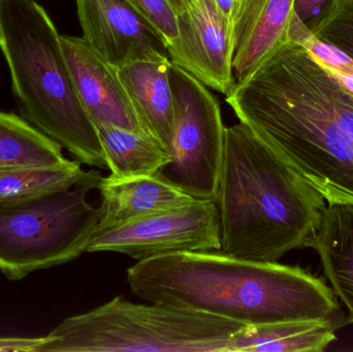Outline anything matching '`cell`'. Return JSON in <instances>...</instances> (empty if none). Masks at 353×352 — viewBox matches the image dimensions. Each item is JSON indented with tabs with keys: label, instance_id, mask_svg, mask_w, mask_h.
Returning a JSON list of instances; mask_svg holds the SVG:
<instances>
[{
	"label": "cell",
	"instance_id": "1",
	"mask_svg": "<svg viewBox=\"0 0 353 352\" xmlns=\"http://www.w3.org/2000/svg\"><path fill=\"white\" fill-rule=\"evenodd\" d=\"M226 103L325 202L353 205V89L312 52L286 41Z\"/></svg>",
	"mask_w": 353,
	"mask_h": 352
},
{
	"label": "cell",
	"instance_id": "2",
	"mask_svg": "<svg viewBox=\"0 0 353 352\" xmlns=\"http://www.w3.org/2000/svg\"><path fill=\"white\" fill-rule=\"evenodd\" d=\"M126 282L149 303L246 326L327 320L339 310L333 289L303 269L221 250L141 260L126 271Z\"/></svg>",
	"mask_w": 353,
	"mask_h": 352
},
{
	"label": "cell",
	"instance_id": "3",
	"mask_svg": "<svg viewBox=\"0 0 353 352\" xmlns=\"http://www.w3.org/2000/svg\"><path fill=\"white\" fill-rule=\"evenodd\" d=\"M215 202L221 251L270 262L310 246L327 207L321 194L242 122L225 127Z\"/></svg>",
	"mask_w": 353,
	"mask_h": 352
},
{
	"label": "cell",
	"instance_id": "4",
	"mask_svg": "<svg viewBox=\"0 0 353 352\" xmlns=\"http://www.w3.org/2000/svg\"><path fill=\"white\" fill-rule=\"evenodd\" d=\"M0 50L23 118L83 165L105 169V151L85 111L61 35L37 0H0Z\"/></svg>",
	"mask_w": 353,
	"mask_h": 352
},
{
	"label": "cell",
	"instance_id": "5",
	"mask_svg": "<svg viewBox=\"0 0 353 352\" xmlns=\"http://www.w3.org/2000/svg\"><path fill=\"white\" fill-rule=\"evenodd\" d=\"M246 324L117 296L60 322L37 352H232Z\"/></svg>",
	"mask_w": 353,
	"mask_h": 352
},
{
	"label": "cell",
	"instance_id": "6",
	"mask_svg": "<svg viewBox=\"0 0 353 352\" xmlns=\"http://www.w3.org/2000/svg\"><path fill=\"white\" fill-rule=\"evenodd\" d=\"M89 186L0 203V272L19 281L35 271L86 253L101 208L88 202Z\"/></svg>",
	"mask_w": 353,
	"mask_h": 352
},
{
	"label": "cell",
	"instance_id": "7",
	"mask_svg": "<svg viewBox=\"0 0 353 352\" xmlns=\"http://www.w3.org/2000/svg\"><path fill=\"white\" fill-rule=\"evenodd\" d=\"M174 99L171 161L157 174L195 200H216L225 127L219 103L207 86L172 63Z\"/></svg>",
	"mask_w": 353,
	"mask_h": 352
},
{
	"label": "cell",
	"instance_id": "8",
	"mask_svg": "<svg viewBox=\"0 0 353 352\" xmlns=\"http://www.w3.org/2000/svg\"><path fill=\"white\" fill-rule=\"evenodd\" d=\"M221 247L217 204L212 200H195L119 227L94 231L86 253L118 252L141 262L167 254Z\"/></svg>",
	"mask_w": 353,
	"mask_h": 352
},
{
	"label": "cell",
	"instance_id": "9",
	"mask_svg": "<svg viewBox=\"0 0 353 352\" xmlns=\"http://www.w3.org/2000/svg\"><path fill=\"white\" fill-rule=\"evenodd\" d=\"M172 63L222 94L234 89V22L213 0H191L176 14V35L167 43Z\"/></svg>",
	"mask_w": 353,
	"mask_h": 352
},
{
	"label": "cell",
	"instance_id": "10",
	"mask_svg": "<svg viewBox=\"0 0 353 352\" xmlns=\"http://www.w3.org/2000/svg\"><path fill=\"white\" fill-rule=\"evenodd\" d=\"M83 39L121 68L139 60L169 58L167 41L128 0H76Z\"/></svg>",
	"mask_w": 353,
	"mask_h": 352
},
{
	"label": "cell",
	"instance_id": "11",
	"mask_svg": "<svg viewBox=\"0 0 353 352\" xmlns=\"http://www.w3.org/2000/svg\"><path fill=\"white\" fill-rule=\"evenodd\" d=\"M61 45L81 103L94 125L111 124L146 132L120 78L119 68L99 55L83 37L61 35Z\"/></svg>",
	"mask_w": 353,
	"mask_h": 352
},
{
	"label": "cell",
	"instance_id": "12",
	"mask_svg": "<svg viewBox=\"0 0 353 352\" xmlns=\"http://www.w3.org/2000/svg\"><path fill=\"white\" fill-rule=\"evenodd\" d=\"M294 0H238L234 17V83L248 78L288 41Z\"/></svg>",
	"mask_w": 353,
	"mask_h": 352
},
{
	"label": "cell",
	"instance_id": "13",
	"mask_svg": "<svg viewBox=\"0 0 353 352\" xmlns=\"http://www.w3.org/2000/svg\"><path fill=\"white\" fill-rule=\"evenodd\" d=\"M101 219L95 231L119 227L195 198L157 175L128 179L103 177L99 184Z\"/></svg>",
	"mask_w": 353,
	"mask_h": 352
},
{
	"label": "cell",
	"instance_id": "14",
	"mask_svg": "<svg viewBox=\"0 0 353 352\" xmlns=\"http://www.w3.org/2000/svg\"><path fill=\"white\" fill-rule=\"evenodd\" d=\"M170 58L139 60L119 68V76L143 127L169 150L174 120Z\"/></svg>",
	"mask_w": 353,
	"mask_h": 352
},
{
	"label": "cell",
	"instance_id": "15",
	"mask_svg": "<svg viewBox=\"0 0 353 352\" xmlns=\"http://www.w3.org/2000/svg\"><path fill=\"white\" fill-rule=\"evenodd\" d=\"M310 246L319 252L325 276L353 322V205H327Z\"/></svg>",
	"mask_w": 353,
	"mask_h": 352
},
{
	"label": "cell",
	"instance_id": "16",
	"mask_svg": "<svg viewBox=\"0 0 353 352\" xmlns=\"http://www.w3.org/2000/svg\"><path fill=\"white\" fill-rule=\"evenodd\" d=\"M95 127L112 179L157 175L171 161L167 147L148 132L111 124H97Z\"/></svg>",
	"mask_w": 353,
	"mask_h": 352
},
{
	"label": "cell",
	"instance_id": "17",
	"mask_svg": "<svg viewBox=\"0 0 353 352\" xmlns=\"http://www.w3.org/2000/svg\"><path fill=\"white\" fill-rule=\"evenodd\" d=\"M331 318L245 326L234 336L232 352H321L336 340Z\"/></svg>",
	"mask_w": 353,
	"mask_h": 352
},
{
	"label": "cell",
	"instance_id": "18",
	"mask_svg": "<svg viewBox=\"0 0 353 352\" xmlns=\"http://www.w3.org/2000/svg\"><path fill=\"white\" fill-rule=\"evenodd\" d=\"M76 161L66 158L58 143L24 118L0 111V169L63 167Z\"/></svg>",
	"mask_w": 353,
	"mask_h": 352
},
{
	"label": "cell",
	"instance_id": "19",
	"mask_svg": "<svg viewBox=\"0 0 353 352\" xmlns=\"http://www.w3.org/2000/svg\"><path fill=\"white\" fill-rule=\"evenodd\" d=\"M103 176L84 171L76 161L70 167H14L0 169V203L26 200L78 185L97 189Z\"/></svg>",
	"mask_w": 353,
	"mask_h": 352
},
{
	"label": "cell",
	"instance_id": "20",
	"mask_svg": "<svg viewBox=\"0 0 353 352\" xmlns=\"http://www.w3.org/2000/svg\"><path fill=\"white\" fill-rule=\"evenodd\" d=\"M313 35L353 62V0H339L329 18Z\"/></svg>",
	"mask_w": 353,
	"mask_h": 352
},
{
	"label": "cell",
	"instance_id": "21",
	"mask_svg": "<svg viewBox=\"0 0 353 352\" xmlns=\"http://www.w3.org/2000/svg\"><path fill=\"white\" fill-rule=\"evenodd\" d=\"M159 32L167 43L176 35V14L169 0H128Z\"/></svg>",
	"mask_w": 353,
	"mask_h": 352
},
{
	"label": "cell",
	"instance_id": "22",
	"mask_svg": "<svg viewBox=\"0 0 353 352\" xmlns=\"http://www.w3.org/2000/svg\"><path fill=\"white\" fill-rule=\"evenodd\" d=\"M339 0H294L292 21L307 32L315 31L325 22Z\"/></svg>",
	"mask_w": 353,
	"mask_h": 352
},
{
	"label": "cell",
	"instance_id": "23",
	"mask_svg": "<svg viewBox=\"0 0 353 352\" xmlns=\"http://www.w3.org/2000/svg\"><path fill=\"white\" fill-rule=\"evenodd\" d=\"M41 338H19V337H0V352H37L45 342Z\"/></svg>",
	"mask_w": 353,
	"mask_h": 352
},
{
	"label": "cell",
	"instance_id": "24",
	"mask_svg": "<svg viewBox=\"0 0 353 352\" xmlns=\"http://www.w3.org/2000/svg\"><path fill=\"white\" fill-rule=\"evenodd\" d=\"M214 4L220 12L234 22L238 0H213Z\"/></svg>",
	"mask_w": 353,
	"mask_h": 352
},
{
	"label": "cell",
	"instance_id": "25",
	"mask_svg": "<svg viewBox=\"0 0 353 352\" xmlns=\"http://www.w3.org/2000/svg\"><path fill=\"white\" fill-rule=\"evenodd\" d=\"M191 0H169L170 4H171L172 8L175 10L176 14H178L179 12L183 10L187 4L190 2Z\"/></svg>",
	"mask_w": 353,
	"mask_h": 352
},
{
	"label": "cell",
	"instance_id": "26",
	"mask_svg": "<svg viewBox=\"0 0 353 352\" xmlns=\"http://www.w3.org/2000/svg\"><path fill=\"white\" fill-rule=\"evenodd\" d=\"M340 76L343 78V80L345 81L346 84H347L350 88L353 89V76H343V74H340Z\"/></svg>",
	"mask_w": 353,
	"mask_h": 352
}]
</instances>
